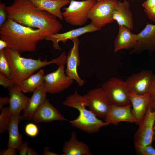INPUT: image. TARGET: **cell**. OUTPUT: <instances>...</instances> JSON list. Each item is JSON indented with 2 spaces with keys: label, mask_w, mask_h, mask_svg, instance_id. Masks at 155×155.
Returning a JSON list of instances; mask_svg holds the SVG:
<instances>
[{
  "label": "cell",
  "mask_w": 155,
  "mask_h": 155,
  "mask_svg": "<svg viewBox=\"0 0 155 155\" xmlns=\"http://www.w3.org/2000/svg\"><path fill=\"white\" fill-rule=\"evenodd\" d=\"M8 19L24 26L39 29L44 36L58 33L63 25L57 18L39 9L29 0H13L6 8Z\"/></svg>",
  "instance_id": "cell-1"
},
{
  "label": "cell",
  "mask_w": 155,
  "mask_h": 155,
  "mask_svg": "<svg viewBox=\"0 0 155 155\" xmlns=\"http://www.w3.org/2000/svg\"><path fill=\"white\" fill-rule=\"evenodd\" d=\"M40 30L26 26L8 19L0 27V39L8 47L21 54L34 52L38 42L45 39Z\"/></svg>",
  "instance_id": "cell-2"
},
{
  "label": "cell",
  "mask_w": 155,
  "mask_h": 155,
  "mask_svg": "<svg viewBox=\"0 0 155 155\" xmlns=\"http://www.w3.org/2000/svg\"><path fill=\"white\" fill-rule=\"evenodd\" d=\"M4 51L11 69L12 80L14 85L18 86L36 71L44 67L52 64L58 66L65 65L67 56L65 51L50 61L46 58L42 61L40 58L34 59L23 57L20 54L8 47L5 48Z\"/></svg>",
  "instance_id": "cell-3"
},
{
  "label": "cell",
  "mask_w": 155,
  "mask_h": 155,
  "mask_svg": "<svg viewBox=\"0 0 155 155\" xmlns=\"http://www.w3.org/2000/svg\"><path fill=\"white\" fill-rule=\"evenodd\" d=\"M89 104L87 94L81 95L76 90L73 94L67 96L62 103L63 105L75 108L79 112V116L76 119L69 121L71 125L88 133L92 134L96 133L102 127L108 125L86 109V107H88Z\"/></svg>",
  "instance_id": "cell-4"
},
{
  "label": "cell",
  "mask_w": 155,
  "mask_h": 155,
  "mask_svg": "<svg viewBox=\"0 0 155 155\" xmlns=\"http://www.w3.org/2000/svg\"><path fill=\"white\" fill-rule=\"evenodd\" d=\"M70 0L69 6L62 9L64 10L62 12L64 20L72 26L84 25L89 19V13L96 0Z\"/></svg>",
  "instance_id": "cell-5"
},
{
  "label": "cell",
  "mask_w": 155,
  "mask_h": 155,
  "mask_svg": "<svg viewBox=\"0 0 155 155\" xmlns=\"http://www.w3.org/2000/svg\"><path fill=\"white\" fill-rule=\"evenodd\" d=\"M155 122V104L152 102L149 106L134 136L135 150L152 144Z\"/></svg>",
  "instance_id": "cell-6"
},
{
  "label": "cell",
  "mask_w": 155,
  "mask_h": 155,
  "mask_svg": "<svg viewBox=\"0 0 155 155\" xmlns=\"http://www.w3.org/2000/svg\"><path fill=\"white\" fill-rule=\"evenodd\" d=\"M107 97L112 104L124 106L131 104L125 81L116 77H111L102 85Z\"/></svg>",
  "instance_id": "cell-7"
},
{
  "label": "cell",
  "mask_w": 155,
  "mask_h": 155,
  "mask_svg": "<svg viewBox=\"0 0 155 155\" xmlns=\"http://www.w3.org/2000/svg\"><path fill=\"white\" fill-rule=\"evenodd\" d=\"M117 0H103L96 1L90 9L88 18L91 23L101 29L108 24L114 22L113 13Z\"/></svg>",
  "instance_id": "cell-8"
},
{
  "label": "cell",
  "mask_w": 155,
  "mask_h": 155,
  "mask_svg": "<svg viewBox=\"0 0 155 155\" xmlns=\"http://www.w3.org/2000/svg\"><path fill=\"white\" fill-rule=\"evenodd\" d=\"M65 65L59 66L55 71L44 75L43 80L46 93L55 94L69 88L73 80L65 73Z\"/></svg>",
  "instance_id": "cell-9"
},
{
  "label": "cell",
  "mask_w": 155,
  "mask_h": 155,
  "mask_svg": "<svg viewBox=\"0 0 155 155\" xmlns=\"http://www.w3.org/2000/svg\"><path fill=\"white\" fill-rule=\"evenodd\" d=\"M154 75L151 70H146L128 77L125 82L129 94L142 95L148 93Z\"/></svg>",
  "instance_id": "cell-10"
},
{
  "label": "cell",
  "mask_w": 155,
  "mask_h": 155,
  "mask_svg": "<svg viewBox=\"0 0 155 155\" xmlns=\"http://www.w3.org/2000/svg\"><path fill=\"white\" fill-rule=\"evenodd\" d=\"M89 100V110L98 118L104 119L109 111L111 104L101 87L92 89L86 94Z\"/></svg>",
  "instance_id": "cell-11"
},
{
  "label": "cell",
  "mask_w": 155,
  "mask_h": 155,
  "mask_svg": "<svg viewBox=\"0 0 155 155\" xmlns=\"http://www.w3.org/2000/svg\"><path fill=\"white\" fill-rule=\"evenodd\" d=\"M137 34V44L130 52V54L147 51L150 55L155 52V24L147 23L144 28Z\"/></svg>",
  "instance_id": "cell-12"
},
{
  "label": "cell",
  "mask_w": 155,
  "mask_h": 155,
  "mask_svg": "<svg viewBox=\"0 0 155 155\" xmlns=\"http://www.w3.org/2000/svg\"><path fill=\"white\" fill-rule=\"evenodd\" d=\"M71 40L73 45L67 56L65 73L67 76L75 80L79 86H81L84 84V82L79 76L78 71V67L80 64L79 49L80 41L78 38Z\"/></svg>",
  "instance_id": "cell-13"
},
{
  "label": "cell",
  "mask_w": 155,
  "mask_h": 155,
  "mask_svg": "<svg viewBox=\"0 0 155 155\" xmlns=\"http://www.w3.org/2000/svg\"><path fill=\"white\" fill-rule=\"evenodd\" d=\"M100 30L90 23L83 27L72 29L65 32L62 33H58L46 36L45 39L51 41L53 43V46L55 49L61 51V49L59 44L60 42L65 43L69 39L72 40L78 38V37L84 34Z\"/></svg>",
  "instance_id": "cell-14"
},
{
  "label": "cell",
  "mask_w": 155,
  "mask_h": 155,
  "mask_svg": "<svg viewBox=\"0 0 155 155\" xmlns=\"http://www.w3.org/2000/svg\"><path fill=\"white\" fill-rule=\"evenodd\" d=\"M131 107V104L124 106L111 104L109 111L104 118V121L108 125H117L121 122L135 123Z\"/></svg>",
  "instance_id": "cell-15"
},
{
  "label": "cell",
  "mask_w": 155,
  "mask_h": 155,
  "mask_svg": "<svg viewBox=\"0 0 155 155\" xmlns=\"http://www.w3.org/2000/svg\"><path fill=\"white\" fill-rule=\"evenodd\" d=\"M32 119L36 123L67 120L47 98L36 112Z\"/></svg>",
  "instance_id": "cell-16"
},
{
  "label": "cell",
  "mask_w": 155,
  "mask_h": 155,
  "mask_svg": "<svg viewBox=\"0 0 155 155\" xmlns=\"http://www.w3.org/2000/svg\"><path fill=\"white\" fill-rule=\"evenodd\" d=\"M129 95L132 106V112L135 119V123L138 125L152 102L148 93L142 95L133 94H129Z\"/></svg>",
  "instance_id": "cell-17"
},
{
  "label": "cell",
  "mask_w": 155,
  "mask_h": 155,
  "mask_svg": "<svg viewBox=\"0 0 155 155\" xmlns=\"http://www.w3.org/2000/svg\"><path fill=\"white\" fill-rule=\"evenodd\" d=\"M118 34L114 42V52L122 49H133L137 42V34L131 33L130 28L124 26H119Z\"/></svg>",
  "instance_id": "cell-18"
},
{
  "label": "cell",
  "mask_w": 155,
  "mask_h": 155,
  "mask_svg": "<svg viewBox=\"0 0 155 155\" xmlns=\"http://www.w3.org/2000/svg\"><path fill=\"white\" fill-rule=\"evenodd\" d=\"M33 92L27 106L23 110L22 120H32L36 112L46 98L44 82Z\"/></svg>",
  "instance_id": "cell-19"
},
{
  "label": "cell",
  "mask_w": 155,
  "mask_h": 155,
  "mask_svg": "<svg viewBox=\"0 0 155 155\" xmlns=\"http://www.w3.org/2000/svg\"><path fill=\"white\" fill-rule=\"evenodd\" d=\"M113 17L119 26H124L132 30L133 28L132 13L128 1H117L114 8Z\"/></svg>",
  "instance_id": "cell-20"
},
{
  "label": "cell",
  "mask_w": 155,
  "mask_h": 155,
  "mask_svg": "<svg viewBox=\"0 0 155 155\" xmlns=\"http://www.w3.org/2000/svg\"><path fill=\"white\" fill-rule=\"evenodd\" d=\"M9 91V108L11 115H20L21 111L27 106L30 99L16 85L8 88Z\"/></svg>",
  "instance_id": "cell-21"
},
{
  "label": "cell",
  "mask_w": 155,
  "mask_h": 155,
  "mask_svg": "<svg viewBox=\"0 0 155 155\" xmlns=\"http://www.w3.org/2000/svg\"><path fill=\"white\" fill-rule=\"evenodd\" d=\"M62 155H92L88 145L77 139L76 134L72 131L68 141L65 142L63 148Z\"/></svg>",
  "instance_id": "cell-22"
},
{
  "label": "cell",
  "mask_w": 155,
  "mask_h": 155,
  "mask_svg": "<svg viewBox=\"0 0 155 155\" xmlns=\"http://www.w3.org/2000/svg\"><path fill=\"white\" fill-rule=\"evenodd\" d=\"M39 9L46 11L60 20H64L61 9L70 3V0H29Z\"/></svg>",
  "instance_id": "cell-23"
},
{
  "label": "cell",
  "mask_w": 155,
  "mask_h": 155,
  "mask_svg": "<svg viewBox=\"0 0 155 155\" xmlns=\"http://www.w3.org/2000/svg\"><path fill=\"white\" fill-rule=\"evenodd\" d=\"M22 120L20 115H11L8 130L9 133L8 148L18 150L24 143L22 135L19 133L18 128V124Z\"/></svg>",
  "instance_id": "cell-24"
},
{
  "label": "cell",
  "mask_w": 155,
  "mask_h": 155,
  "mask_svg": "<svg viewBox=\"0 0 155 155\" xmlns=\"http://www.w3.org/2000/svg\"><path fill=\"white\" fill-rule=\"evenodd\" d=\"M44 70L40 69L36 73L23 80L18 86L19 89L25 93L33 92L44 83Z\"/></svg>",
  "instance_id": "cell-25"
},
{
  "label": "cell",
  "mask_w": 155,
  "mask_h": 155,
  "mask_svg": "<svg viewBox=\"0 0 155 155\" xmlns=\"http://www.w3.org/2000/svg\"><path fill=\"white\" fill-rule=\"evenodd\" d=\"M0 114V134L8 130L11 115L9 107H3Z\"/></svg>",
  "instance_id": "cell-26"
},
{
  "label": "cell",
  "mask_w": 155,
  "mask_h": 155,
  "mask_svg": "<svg viewBox=\"0 0 155 155\" xmlns=\"http://www.w3.org/2000/svg\"><path fill=\"white\" fill-rule=\"evenodd\" d=\"M0 73L12 80L11 69L4 50L0 51Z\"/></svg>",
  "instance_id": "cell-27"
},
{
  "label": "cell",
  "mask_w": 155,
  "mask_h": 155,
  "mask_svg": "<svg viewBox=\"0 0 155 155\" xmlns=\"http://www.w3.org/2000/svg\"><path fill=\"white\" fill-rule=\"evenodd\" d=\"M137 154L141 155H155V149L152 144L144 146L135 150Z\"/></svg>",
  "instance_id": "cell-28"
},
{
  "label": "cell",
  "mask_w": 155,
  "mask_h": 155,
  "mask_svg": "<svg viewBox=\"0 0 155 155\" xmlns=\"http://www.w3.org/2000/svg\"><path fill=\"white\" fill-rule=\"evenodd\" d=\"M26 134L31 137L36 136L38 133V129L37 125L34 123H30L27 124L25 128Z\"/></svg>",
  "instance_id": "cell-29"
},
{
  "label": "cell",
  "mask_w": 155,
  "mask_h": 155,
  "mask_svg": "<svg viewBox=\"0 0 155 155\" xmlns=\"http://www.w3.org/2000/svg\"><path fill=\"white\" fill-rule=\"evenodd\" d=\"M5 3L0 1V27L6 21L7 14L6 11L7 7Z\"/></svg>",
  "instance_id": "cell-30"
},
{
  "label": "cell",
  "mask_w": 155,
  "mask_h": 155,
  "mask_svg": "<svg viewBox=\"0 0 155 155\" xmlns=\"http://www.w3.org/2000/svg\"><path fill=\"white\" fill-rule=\"evenodd\" d=\"M0 84L5 88H8L14 85L13 81L0 73Z\"/></svg>",
  "instance_id": "cell-31"
},
{
  "label": "cell",
  "mask_w": 155,
  "mask_h": 155,
  "mask_svg": "<svg viewBox=\"0 0 155 155\" xmlns=\"http://www.w3.org/2000/svg\"><path fill=\"white\" fill-rule=\"evenodd\" d=\"M148 93L153 104H155V75H154Z\"/></svg>",
  "instance_id": "cell-32"
},
{
  "label": "cell",
  "mask_w": 155,
  "mask_h": 155,
  "mask_svg": "<svg viewBox=\"0 0 155 155\" xmlns=\"http://www.w3.org/2000/svg\"><path fill=\"white\" fill-rule=\"evenodd\" d=\"M148 19L155 22V6L148 9H144Z\"/></svg>",
  "instance_id": "cell-33"
},
{
  "label": "cell",
  "mask_w": 155,
  "mask_h": 155,
  "mask_svg": "<svg viewBox=\"0 0 155 155\" xmlns=\"http://www.w3.org/2000/svg\"><path fill=\"white\" fill-rule=\"evenodd\" d=\"M17 154L16 149L9 148L1 150L0 152V155H16Z\"/></svg>",
  "instance_id": "cell-34"
},
{
  "label": "cell",
  "mask_w": 155,
  "mask_h": 155,
  "mask_svg": "<svg viewBox=\"0 0 155 155\" xmlns=\"http://www.w3.org/2000/svg\"><path fill=\"white\" fill-rule=\"evenodd\" d=\"M155 6V0H146L142 4L144 9H148Z\"/></svg>",
  "instance_id": "cell-35"
},
{
  "label": "cell",
  "mask_w": 155,
  "mask_h": 155,
  "mask_svg": "<svg viewBox=\"0 0 155 155\" xmlns=\"http://www.w3.org/2000/svg\"><path fill=\"white\" fill-rule=\"evenodd\" d=\"M28 146L26 141L24 142L21 147L18 150L20 155H27V150Z\"/></svg>",
  "instance_id": "cell-36"
},
{
  "label": "cell",
  "mask_w": 155,
  "mask_h": 155,
  "mask_svg": "<svg viewBox=\"0 0 155 155\" xmlns=\"http://www.w3.org/2000/svg\"><path fill=\"white\" fill-rule=\"evenodd\" d=\"M10 98L8 96L3 97H0V109L1 110L3 108V106L5 105L9 104Z\"/></svg>",
  "instance_id": "cell-37"
},
{
  "label": "cell",
  "mask_w": 155,
  "mask_h": 155,
  "mask_svg": "<svg viewBox=\"0 0 155 155\" xmlns=\"http://www.w3.org/2000/svg\"><path fill=\"white\" fill-rule=\"evenodd\" d=\"M49 147H45L44 150L42 154L44 155H57L56 153L50 152Z\"/></svg>",
  "instance_id": "cell-38"
},
{
  "label": "cell",
  "mask_w": 155,
  "mask_h": 155,
  "mask_svg": "<svg viewBox=\"0 0 155 155\" xmlns=\"http://www.w3.org/2000/svg\"><path fill=\"white\" fill-rule=\"evenodd\" d=\"M7 43L5 41L0 39V51L7 47Z\"/></svg>",
  "instance_id": "cell-39"
},
{
  "label": "cell",
  "mask_w": 155,
  "mask_h": 155,
  "mask_svg": "<svg viewBox=\"0 0 155 155\" xmlns=\"http://www.w3.org/2000/svg\"><path fill=\"white\" fill-rule=\"evenodd\" d=\"M27 155H38V154L34 151L32 148L29 147L28 148Z\"/></svg>",
  "instance_id": "cell-40"
},
{
  "label": "cell",
  "mask_w": 155,
  "mask_h": 155,
  "mask_svg": "<svg viewBox=\"0 0 155 155\" xmlns=\"http://www.w3.org/2000/svg\"><path fill=\"white\" fill-rule=\"evenodd\" d=\"M154 137H153V140H155V125L154 126Z\"/></svg>",
  "instance_id": "cell-41"
},
{
  "label": "cell",
  "mask_w": 155,
  "mask_h": 155,
  "mask_svg": "<svg viewBox=\"0 0 155 155\" xmlns=\"http://www.w3.org/2000/svg\"><path fill=\"white\" fill-rule=\"evenodd\" d=\"M102 0H96L97 1H101Z\"/></svg>",
  "instance_id": "cell-42"
}]
</instances>
